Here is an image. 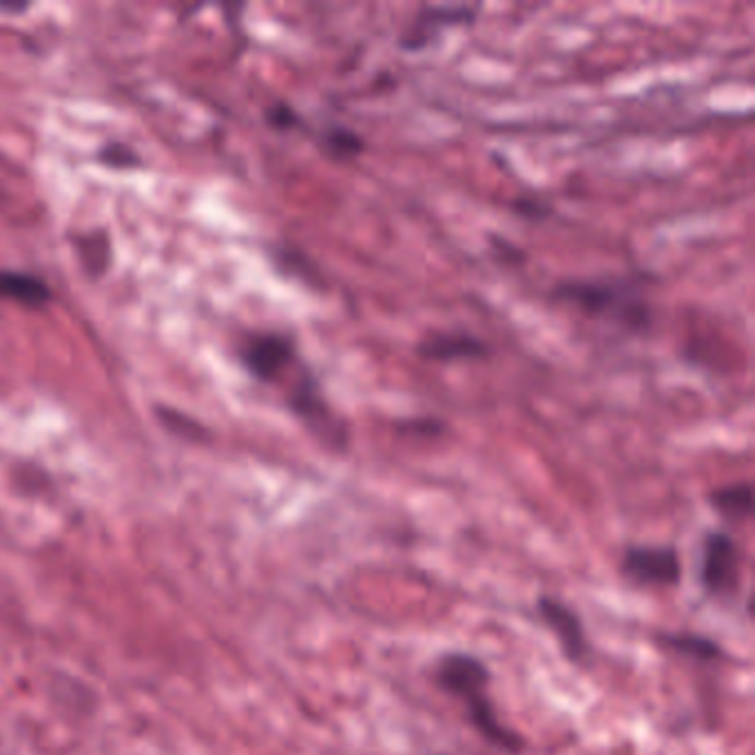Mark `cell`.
Segmentation results:
<instances>
[{
    "label": "cell",
    "instance_id": "3",
    "mask_svg": "<svg viewBox=\"0 0 755 755\" xmlns=\"http://www.w3.org/2000/svg\"><path fill=\"white\" fill-rule=\"evenodd\" d=\"M288 406L295 412V417L304 423L324 445L331 450H346L348 443V428L346 423L331 410L328 402L322 395V388L315 376L304 370L299 376V382L290 391Z\"/></svg>",
    "mask_w": 755,
    "mask_h": 755
},
{
    "label": "cell",
    "instance_id": "10",
    "mask_svg": "<svg viewBox=\"0 0 755 755\" xmlns=\"http://www.w3.org/2000/svg\"><path fill=\"white\" fill-rule=\"evenodd\" d=\"M0 297L14 299L23 307L38 309L51 299V290L47 284L34 275L16 273V271H0Z\"/></svg>",
    "mask_w": 755,
    "mask_h": 755
},
{
    "label": "cell",
    "instance_id": "8",
    "mask_svg": "<svg viewBox=\"0 0 755 755\" xmlns=\"http://www.w3.org/2000/svg\"><path fill=\"white\" fill-rule=\"evenodd\" d=\"M481 12V5H426L406 29L402 47L406 51H419L432 43V38L447 27L472 25Z\"/></svg>",
    "mask_w": 755,
    "mask_h": 755
},
{
    "label": "cell",
    "instance_id": "12",
    "mask_svg": "<svg viewBox=\"0 0 755 755\" xmlns=\"http://www.w3.org/2000/svg\"><path fill=\"white\" fill-rule=\"evenodd\" d=\"M658 640L667 649H671L675 654H683V656L694 658V660H700V662H716L722 658V647L716 640L700 636V634H694V632H667Z\"/></svg>",
    "mask_w": 755,
    "mask_h": 755
},
{
    "label": "cell",
    "instance_id": "11",
    "mask_svg": "<svg viewBox=\"0 0 755 755\" xmlns=\"http://www.w3.org/2000/svg\"><path fill=\"white\" fill-rule=\"evenodd\" d=\"M709 505L731 523H744L753 516V488L748 481L716 488L709 494Z\"/></svg>",
    "mask_w": 755,
    "mask_h": 755
},
{
    "label": "cell",
    "instance_id": "14",
    "mask_svg": "<svg viewBox=\"0 0 755 755\" xmlns=\"http://www.w3.org/2000/svg\"><path fill=\"white\" fill-rule=\"evenodd\" d=\"M512 206L518 211V215H523L527 219H543L550 213V206L541 200H535V197H520Z\"/></svg>",
    "mask_w": 755,
    "mask_h": 755
},
{
    "label": "cell",
    "instance_id": "1",
    "mask_svg": "<svg viewBox=\"0 0 755 755\" xmlns=\"http://www.w3.org/2000/svg\"><path fill=\"white\" fill-rule=\"evenodd\" d=\"M552 297L587 317L616 324L630 333H645L654 320L649 299L632 277L563 279L554 286Z\"/></svg>",
    "mask_w": 755,
    "mask_h": 755
},
{
    "label": "cell",
    "instance_id": "13",
    "mask_svg": "<svg viewBox=\"0 0 755 755\" xmlns=\"http://www.w3.org/2000/svg\"><path fill=\"white\" fill-rule=\"evenodd\" d=\"M320 144L326 151V156H331L333 160L357 158L365 148L363 137L357 131H352L350 127H341V124L326 127L324 133L320 135Z\"/></svg>",
    "mask_w": 755,
    "mask_h": 755
},
{
    "label": "cell",
    "instance_id": "5",
    "mask_svg": "<svg viewBox=\"0 0 755 755\" xmlns=\"http://www.w3.org/2000/svg\"><path fill=\"white\" fill-rule=\"evenodd\" d=\"M623 574L638 585L671 587L683 576V565L671 546H632L623 554Z\"/></svg>",
    "mask_w": 755,
    "mask_h": 755
},
{
    "label": "cell",
    "instance_id": "7",
    "mask_svg": "<svg viewBox=\"0 0 755 755\" xmlns=\"http://www.w3.org/2000/svg\"><path fill=\"white\" fill-rule=\"evenodd\" d=\"M537 612H539L541 621L550 627V632L556 636L567 660H572L576 664L589 660L591 647H589V640L585 636L583 623L572 608H567L565 602L559 598L541 596L537 600Z\"/></svg>",
    "mask_w": 755,
    "mask_h": 755
},
{
    "label": "cell",
    "instance_id": "15",
    "mask_svg": "<svg viewBox=\"0 0 755 755\" xmlns=\"http://www.w3.org/2000/svg\"><path fill=\"white\" fill-rule=\"evenodd\" d=\"M271 122L275 127H279V129H290V127H297L299 118H297V113L290 107L279 105V107L271 109Z\"/></svg>",
    "mask_w": 755,
    "mask_h": 755
},
{
    "label": "cell",
    "instance_id": "4",
    "mask_svg": "<svg viewBox=\"0 0 755 755\" xmlns=\"http://www.w3.org/2000/svg\"><path fill=\"white\" fill-rule=\"evenodd\" d=\"M700 585L714 598H731L740 587V550L727 532H709L703 541Z\"/></svg>",
    "mask_w": 755,
    "mask_h": 755
},
{
    "label": "cell",
    "instance_id": "9",
    "mask_svg": "<svg viewBox=\"0 0 755 755\" xmlns=\"http://www.w3.org/2000/svg\"><path fill=\"white\" fill-rule=\"evenodd\" d=\"M417 355L426 361L436 363H455V361H472V359H488L490 348L483 339L470 333L447 331V333H434L419 341Z\"/></svg>",
    "mask_w": 755,
    "mask_h": 755
},
{
    "label": "cell",
    "instance_id": "2",
    "mask_svg": "<svg viewBox=\"0 0 755 755\" xmlns=\"http://www.w3.org/2000/svg\"><path fill=\"white\" fill-rule=\"evenodd\" d=\"M490 669L470 654L464 651H450L436 662L434 681L436 685L464 703L468 720L472 727L494 746L518 753L523 748V738L503 727L492 700L488 698V685H490Z\"/></svg>",
    "mask_w": 755,
    "mask_h": 755
},
{
    "label": "cell",
    "instance_id": "6",
    "mask_svg": "<svg viewBox=\"0 0 755 755\" xmlns=\"http://www.w3.org/2000/svg\"><path fill=\"white\" fill-rule=\"evenodd\" d=\"M244 368L260 382H277L279 376L297 363L295 344L277 333H260L244 341L240 348Z\"/></svg>",
    "mask_w": 755,
    "mask_h": 755
}]
</instances>
